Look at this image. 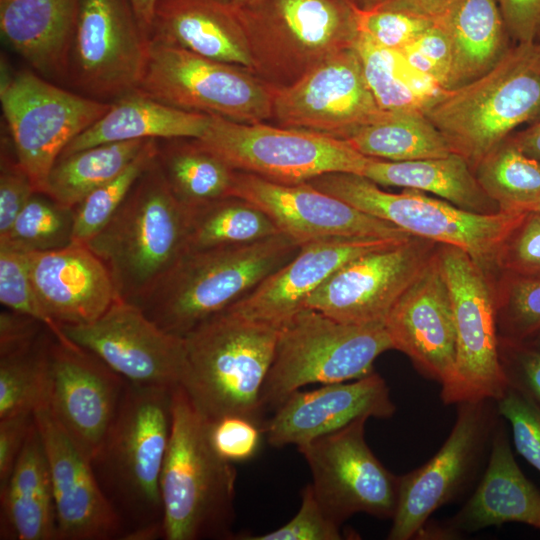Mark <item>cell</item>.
<instances>
[{
    "label": "cell",
    "mask_w": 540,
    "mask_h": 540,
    "mask_svg": "<svg viewBox=\"0 0 540 540\" xmlns=\"http://www.w3.org/2000/svg\"><path fill=\"white\" fill-rule=\"evenodd\" d=\"M510 38L517 44L540 41V0H496Z\"/></svg>",
    "instance_id": "11a10c76"
},
{
    "label": "cell",
    "mask_w": 540,
    "mask_h": 540,
    "mask_svg": "<svg viewBox=\"0 0 540 540\" xmlns=\"http://www.w3.org/2000/svg\"><path fill=\"white\" fill-rule=\"evenodd\" d=\"M499 352L509 386L540 406V350L525 342L499 340Z\"/></svg>",
    "instance_id": "f907efd6"
},
{
    "label": "cell",
    "mask_w": 540,
    "mask_h": 540,
    "mask_svg": "<svg viewBox=\"0 0 540 540\" xmlns=\"http://www.w3.org/2000/svg\"><path fill=\"white\" fill-rule=\"evenodd\" d=\"M489 451L487 468L472 496L457 514L433 528L429 538L453 539L510 522L540 530V492L519 468L501 417Z\"/></svg>",
    "instance_id": "4316f807"
},
{
    "label": "cell",
    "mask_w": 540,
    "mask_h": 540,
    "mask_svg": "<svg viewBox=\"0 0 540 540\" xmlns=\"http://www.w3.org/2000/svg\"><path fill=\"white\" fill-rule=\"evenodd\" d=\"M516 44L484 75L446 90L425 115L472 167L526 122L540 117V62Z\"/></svg>",
    "instance_id": "8992f818"
},
{
    "label": "cell",
    "mask_w": 540,
    "mask_h": 540,
    "mask_svg": "<svg viewBox=\"0 0 540 540\" xmlns=\"http://www.w3.org/2000/svg\"><path fill=\"white\" fill-rule=\"evenodd\" d=\"M396 406L385 380L376 372L362 378L297 390L264 422L268 443L276 448L297 447L335 432L360 418L387 419Z\"/></svg>",
    "instance_id": "cb8c5ba5"
},
{
    "label": "cell",
    "mask_w": 540,
    "mask_h": 540,
    "mask_svg": "<svg viewBox=\"0 0 540 540\" xmlns=\"http://www.w3.org/2000/svg\"><path fill=\"white\" fill-rule=\"evenodd\" d=\"M135 92L178 109L236 122L258 123L272 117V85L243 67L159 42L150 41Z\"/></svg>",
    "instance_id": "4fadbf2b"
},
{
    "label": "cell",
    "mask_w": 540,
    "mask_h": 540,
    "mask_svg": "<svg viewBox=\"0 0 540 540\" xmlns=\"http://www.w3.org/2000/svg\"><path fill=\"white\" fill-rule=\"evenodd\" d=\"M367 420L357 419L297 447L310 468L316 498L339 525L357 513L392 519L397 509L399 476L368 446Z\"/></svg>",
    "instance_id": "2e32d148"
},
{
    "label": "cell",
    "mask_w": 540,
    "mask_h": 540,
    "mask_svg": "<svg viewBox=\"0 0 540 540\" xmlns=\"http://www.w3.org/2000/svg\"><path fill=\"white\" fill-rule=\"evenodd\" d=\"M509 138L526 155L540 161V117L528 128Z\"/></svg>",
    "instance_id": "6f0895ef"
},
{
    "label": "cell",
    "mask_w": 540,
    "mask_h": 540,
    "mask_svg": "<svg viewBox=\"0 0 540 540\" xmlns=\"http://www.w3.org/2000/svg\"><path fill=\"white\" fill-rule=\"evenodd\" d=\"M34 422L32 411L0 419V488L8 481Z\"/></svg>",
    "instance_id": "db71d44e"
},
{
    "label": "cell",
    "mask_w": 540,
    "mask_h": 540,
    "mask_svg": "<svg viewBox=\"0 0 540 540\" xmlns=\"http://www.w3.org/2000/svg\"><path fill=\"white\" fill-rule=\"evenodd\" d=\"M54 493L57 540L122 539L123 524L101 489L90 460L53 417L47 404L34 411Z\"/></svg>",
    "instance_id": "7402d4cb"
},
{
    "label": "cell",
    "mask_w": 540,
    "mask_h": 540,
    "mask_svg": "<svg viewBox=\"0 0 540 540\" xmlns=\"http://www.w3.org/2000/svg\"><path fill=\"white\" fill-rule=\"evenodd\" d=\"M438 261L449 288L456 359L441 385L444 404L498 400L509 386L499 352L497 308L485 270L460 248L442 245Z\"/></svg>",
    "instance_id": "7c38bea8"
},
{
    "label": "cell",
    "mask_w": 540,
    "mask_h": 540,
    "mask_svg": "<svg viewBox=\"0 0 540 540\" xmlns=\"http://www.w3.org/2000/svg\"><path fill=\"white\" fill-rule=\"evenodd\" d=\"M362 176L379 186L430 192L467 211L481 214L500 211L480 186L470 164L456 153L411 161L370 158Z\"/></svg>",
    "instance_id": "d6a6232c"
},
{
    "label": "cell",
    "mask_w": 540,
    "mask_h": 540,
    "mask_svg": "<svg viewBox=\"0 0 540 540\" xmlns=\"http://www.w3.org/2000/svg\"><path fill=\"white\" fill-rule=\"evenodd\" d=\"M386 0H354V4L361 10H370L378 7Z\"/></svg>",
    "instance_id": "91938a15"
},
{
    "label": "cell",
    "mask_w": 540,
    "mask_h": 540,
    "mask_svg": "<svg viewBox=\"0 0 540 540\" xmlns=\"http://www.w3.org/2000/svg\"><path fill=\"white\" fill-rule=\"evenodd\" d=\"M173 389L128 382L112 425L90 461L123 524L124 536L143 528H163L160 482L171 431Z\"/></svg>",
    "instance_id": "6da1fadb"
},
{
    "label": "cell",
    "mask_w": 540,
    "mask_h": 540,
    "mask_svg": "<svg viewBox=\"0 0 540 540\" xmlns=\"http://www.w3.org/2000/svg\"><path fill=\"white\" fill-rule=\"evenodd\" d=\"M278 329L226 309L183 337L181 386L206 421L240 415L261 424L262 389Z\"/></svg>",
    "instance_id": "3957f363"
},
{
    "label": "cell",
    "mask_w": 540,
    "mask_h": 540,
    "mask_svg": "<svg viewBox=\"0 0 540 540\" xmlns=\"http://www.w3.org/2000/svg\"><path fill=\"white\" fill-rule=\"evenodd\" d=\"M485 193L505 212H533L540 204V161L522 152L510 138L474 168Z\"/></svg>",
    "instance_id": "f35d334b"
},
{
    "label": "cell",
    "mask_w": 540,
    "mask_h": 540,
    "mask_svg": "<svg viewBox=\"0 0 540 540\" xmlns=\"http://www.w3.org/2000/svg\"><path fill=\"white\" fill-rule=\"evenodd\" d=\"M501 265L515 275H540V218L530 212L504 249Z\"/></svg>",
    "instance_id": "f5cc1de1"
},
{
    "label": "cell",
    "mask_w": 540,
    "mask_h": 540,
    "mask_svg": "<svg viewBox=\"0 0 540 540\" xmlns=\"http://www.w3.org/2000/svg\"><path fill=\"white\" fill-rule=\"evenodd\" d=\"M0 101L15 156L41 193L66 146L111 106L63 89L32 70L9 74L5 63Z\"/></svg>",
    "instance_id": "8fae6325"
},
{
    "label": "cell",
    "mask_w": 540,
    "mask_h": 540,
    "mask_svg": "<svg viewBox=\"0 0 540 540\" xmlns=\"http://www.w3.org/2000/svg\"><path fill=\"white\" fill-rule=\"evenodd\" d=\"M208 121L207 114L178 109L132 92L111 102L109 110L75 137L60 157L106 143L198 139L205 132Z\"/></svg>",
    "instance_id": "4dcf8cb0"
},
{
    "label": "cell",
    "mask_w": 540,
    "mask_h": 540,
    "mask_svg": "<svg viewBox=\"0 0 540 540\" xmlns=\"http://www.w3.org/2000/svg\"><path fill=\"white\" fill-rule=\"evenodd\" d=\"M495 403L511 425L517 452L540 473V406L511 386Z\"/></svg>",
    "instance_id": "bcb514c9"
},
{
    "label": "cell",
    "mask_w": 540,
    "mask_h": 540,
    "mask_svg": "<svg viewBox=\"0 0 540 540\" xmlns=\"http://www.w3.org/2000/svg\"><path fill=\"white\" fill-rule=\"evenodd\" d=\"M149 44L129 0H80L66 82L100 101L135 92Z\"/></svg>",
    "instance_id": "9a60e30c"
},
{
    "label": "cell",
    "mask_w": 540,
    "mask_h": 540,
    "mask_svg": "<svg viewBox=\"0 0 540 540\" xmlns=\"http://www.w3.org/2000/svg\"><path fill=\"white\" fill-rule=\"evenodd\" d=\"M207 422L214 451L229 462L252 458L259 449L263 424L240 415H227Z\"/></svg>",
    "instance_id": "c3c4849f"
},
{
    "label": "cell",
    "mask_w": 540,
    "mask_h": 540,
    "mask_svg": "<svg viewBox=\"0 0 540 540\" xmlns=\"http://www.w3.org/2000/svg\"><path fill=\"white\" fill-rule=\"evenodd\" d=\"M349 1H352L354 3V0H349Z\"/></svg>",
    "instance_id": "03108f58"
},
{
    "label": "cell",
    "mask_w": 540,
    "mask_h": 540,
    "mask_svg": "<svg viewBox=\"0 0 540 540\" xmlns=\"http://www.w3.org/2000/svg\"><path fill=\"white\" fill-rule=\"evenodd\" d=\"M36 192L34 185L20 166L16 156L1 153L0 171V239L10 232L16 218Z\"/></svg>",
    "instance_id": "816d5d0a"
},
{
    "label": "cell",
    "mask_w": 540,
    "mask_h": 540,
    "mask_svg": "<svg viewBox=\"0 0 540 540\" xmlns=\"http://www.w3.org/2000/svg\"><path fill=\"white\" fill-rule=\"evenodd\" d=\"M189 210L171 192L157 160L86 245L103 261L117 297L137 304L188 250Z\"/></svg>",
    "instance_id": "5b68a950"
},
{
    "label": "cell",
    "mask_w": 540,
    "mask_h": 540,
    "mask_svg": "<svg viewBox=\"0 0 540 540\" xmlns=\"http://www.w3.org/2000/svg\"><path fill=\"white\" fill-rule=\"evenodd\" d=\"M61 328L70 341L129 383L167 388L181 384L184 339L165 332L134 303L118 298L95 321Z\"/></svg>",
    "instance_id": "d6986e66"
},
{
    "label": "cell",
    "mask_w": 540,
    "mask_h": 540,
    "mask_svg": "<svg viewBox=\"0 0 540 540\" xmlns=\"http://www.w3.org/2000/svg\"><path fill=\"white\" fill-rule=\"evenodd\" d=\"M80 0H0L6 43L42 77L66 81Z\"/></svg>",
    "instance_id": "f1b7e54d"
},
{
    "label": "cell",
    "mask_w": 540,
    "mask_h": 540,
    "mask_svg": "<svg viewBox=\"0 0 540 540\" xmlns=\"http://www.w3.org/2000/svg\"><path fill=\"white\" fill-rule=\"evenodd\" d=\"M237 9L254 70L277 87L353 47L357 37L356 5L349 0H258Z\"/></svg>",
    "instance_id": "9c48e42d"
},
{
    "label": "cell",
    "mask_w": 540,
    "mask_h": 540,
    "mask_svg": "<svg viewBox=\"0 0 540 540\" xmlns=\"http://www.w3.org/2000/svg\"><path fill=\"white\" fill-rule=\"evenodd\" d=\"M533 213L540 218V204L534 209Z\"/></svg>",
    "instance_id": "e7e4bbea"
},
{
    "label": "cell",
    "mask_w": 540,
    "mask_h": 540,
    "mask_svg": "<svg viewBox=\"0 0 540 540\" xmlns=\"http://www.w3.org/2000/svg\"><path fill=\"white\" fill-rule=\"evenodd\" d=\"M138 23L150 40V33L157 0H129Z\"/></svg>",
    "instance_id": "680465c9"
},
{
    "label": "cell",
    "mask_w": 540,
    "mask_h": 540,
    "mask_svg": "<svg viewBox=\"0 0 540 540\" xmlns=\"http://www.w3.org/2000/svg\"><path fill=\"white\" fill-rule=\"evenodd\" d=\"M229 195L241 197L259 207L280 233L300 246L331 237L411 236L396 225L362 212L308 182L282 184L235 171Z\"/></svg>",
    "instance_id": "44dd1931"
},
{
    "label": "cell",
    "mask_w": 540,
    "mask_h": 540,
    "mask_svg": "<svg viewBox=\"0 0 540 540\" xmlns=\"http://www.w3.org/2000/svg\"><path fill=\"white\" fill-rule=\"evenodd\" d=\"M150 41L254 70L239 11L224 0H157Z\"/></svg>",
    "instance_id": "83f0119b"
},
{
    "label": "cell",
    "mask_w": 540,
    "mask_h": 540,
    "mask_svg": "<svg viewBox=\"0 0 540 540\" xmlns=\"http://www.w3.org/2000/svg\"><path fill=\"white\" fill-rule=\"evenodd\" d=\"M47 377L49 410L91 461L112 425L128 382L92 353L53 334Z\"/></svg>",
    "instance_id": "ffe728a7"
},
{
    "label": "cell",
    "mask_w": 540,
    "mask_h": 540,
    "mask_svg": "<svg viewBox=\"0 0 540 540\" xmlns=\"http://www.w3.org/2000/svg\"><path fill=\"white\" fill-rule=\"evenodd\" d=\"M308 183L413 236L460 248L484 270L501 265L507 242L530 213H475L415 189L387 192L352 173L323 174Z\"/></svg>",
    "instance_id": "52a82bcc"
},
{
    "label": "cell",
    "mask_w": 540,
    "mask_h": 540,
    "mask_svg": "<svg viewBox=\"0 0 540 540\" xmlns=\"http://www.w3.org/2000/svg\"><path fill=\"white\" fill-rule=\"evenodd\" d=\"M346 141L366 157L387 161H411L447 156V140L422 111L388 112Z\"/></svg>",
    "instance_id": "e575fe53"
},
{
    "label": "cell",
    "mask_w": 540,
    "mask_h": 540,
    "mask_svg": "<svg viewBox=\"0 0 540 540\" xmlns=\"http://www.w3.org/2000/svg\"><path fill=\"white\" fill-rule=\"evenodd\" d=\"M225 2L229 3L230 5L236 7V8H243L245 6H248L258 0H224Z\"/></svg>",
    "instance_id": "6125c7cd"
},
{
    "label": "cell",
    "mask_w": 540,
    "mask_h": 540,
    "mask_svg": "<svg viewBox=\"0 0 540 540\" xmlns=\"http://www.w3.org/2000/svg\"><path fill=\"white\" fill-rule=\"evenodd\" d=\"M0 302L6 309L44 324L60 341L70 342L62 328L46 313L33 287L27 252L0 243Z\"/></svg>",
    "instance_id": "7bdbcfd3"
},
{
    "label": "cell",
    "mask_w": 540,
    "mask_h": 540,
    "mask_svg": "<svg viewBox=\"0 0 540 540\" xmlns=\"http://www.w3.org/2000/svg\"><path fill=\"white\" fill-rule=\"evenodd\" d=\"M340 526L323 510L313 487L306 485L301 492V506L285 525L265 534L238 537L242 540H341Z\"/></svg>",
    "instance_id": "7dc6e473"
},
{
    "label": "cell",
    "mask_w": 540,
    "mask_h": 540,
    "mask_svg": "<svg viewBox=\"0 0 540 540\" xmlns=\"http://www.w3.org/2000/svg\"><path fill=\"white\" fill-rule=\"evenodd\" d=\"M353 47L368 86L385 111L425 112L446 91L438 81L412 67L398 50L380 46L358 32Z\"/></svg>",
    "instance_id": "836d02e7"
},
{
    "label": "cell",
    "mask_w": 540,
    "mask_h": 540,
    "mask_svg": "<svg viewBox=\"0 0 540 540\" xmlns=\"http://www.w3.org/2000/svg\"><path fill=\"white\" fill-rule=\"evenodd\" d=\"M27 257L36 295L60 326L91 323L118 299L109 270L86 244L72 242Z\"/></svg>",
    "instance_id": "484cf974"
},
{
    "label": "cell",
    "mask_w": 540,
    "mask_h": 540,
    "mask_svg": "<svg viewBox=\"0 0 540 540\" xmlns=\"http://www.w3.org/2000/svg\"><path fill=\"white\" fill-rule=\"evenodd\" d=\"M437 243L410 236L358 256L335 271L303 308L352 324H384L390 310L432 260Z\"/></svg>",
    "instance_id": "ac0fdd59"
},
{
    "label": "cell",
    "mask_w": 540,
    "mask_h": 540,
    "mask_svg": "<svg viewBox=\"0 0 540 540\" xmlns=\"http://www.w3.org/2000/svg\"><path fill=\"white\" fill-rule=\"evenodd\" d=\"M158 140L157 160L176 199L187 209L229 195L235 170L193 139Z\"/></svg>",
    "instance_id": "8d00e7d4"
},
{
    "label": "cell",
    "mask_w": 540,
    "mask_h": 540,
    "mask_svg": "<svg viewBox=\"0 0 540 540\" xmlns=\"http://www.w3.org/2000/svg\"><path fill=\"white\" fill-rule=\"evenodd\" d=\"M533 52L537 60L540 62V41H538L537 43H534Z\"/></svg>",
    "instance_id": "be15d7a7"
},
{
    "label": "cell",
    "mask_w": 540,
    "mask_h": 540,
    "mask_svg": "<svg viewBox=\"0 0 540 540\" xmlns=\"http://www.w3.org/2000/svg\"><path fill=\"white\" fill-rule=\"evenodd\" d=\"M157 153L158 139H148L119 175L91 192L74 208L73 242L86 244L108 223Z\"/></svg>",
    "instance_id": "b9f144b4"
},
{
    "label": "cell",
    "mask_w": 540,
    "mask_h": 540,
    "mask_svg": "<svg viewBox=\"0 0 540 540\" xmlns=\"http://www.w3.org/2000/svg\"><path fill=\"white\" fill-rule=\"evenodd\" d=\"M74 219V208L59 204L45 193L35 192L0 243L25 252L60 249L73 242Z\"/></svg>",
    "instance_id": "60d3db41"
},
{
    "label": "cell",
    "mask_w": 540,
    "mask_h": 540,
    "mask_svg": "<svg viewBox=\"0 0 540 540\" xmlns=\"http://www.w3.org/2000/svg\"><path fill=\"white\" fill-rule=\"evenodd\" d=\"M0 503V539L57 540L51 474L35 422L8 481L0 488Z\"/></svg>",
    "instance_id": "f546056e"
},
{
    "label": "cell",
    "mask_w": 540,
    "mask_h": 540,
    "mask_svg": "<svg viewBox=\"0 0 540 540\" xmlns=\"http://www.w3.org/2000/svg\"><path fill=\"white\" fill-rule=\"evenodd\" d=\"M457 1L458 0H386L381 5L408 11L436 21Z\"/></svg>",
    "instance_id": "9f6ffc18"
},
{
    "label": "cell",
    "mask_w": 540,
    "mask_h": 540,
    "mask_svg": "<svg viewBox=\"0 0 540 540\" xmlns=\"http://www.w3.org/2000/svg\"><path fill=\"white\" fill-rule=\"evenodd\" d=\"M498 320L506 341L522 342L540 329V275L511 274Z\"/></svg>",
    "instance_id": "f6af8a7d"
},
{
    "label": "cell",
    "mask_w": 540,
    "mask_h": 540,
    "mask_svg": "<svg viewBox=\"0 0 540 540\" xmlns=\"http://www.w3.org/2000/svg\"><path fill=\"white\" fill-rule=\"evenodd\" d=\"M408 237H331L305 243L290 261L228 309L279 329L344 264Z\"/></svg>",
    "instance_id": "d4e9b609"
},
{
    "label": "cell",
    "mask_w": 540,
    "mask_h": 540,
    "mask_svg": "<svg viewBox=\"0 0 540 540\" xmlns=\"http://www.w3.org/2000/svg\"><path fill=\"white\" fill-rule=\"evenodd\" d=\"M299 249L280 233L247 244L189 250L136 305L165 332L183 338L248 295Z\"/></svg>",
    "instance_id": "7a4b0ae2"
},
{
    "label": "cell",
    "mask_w": 540,
    "mask_h": 540,
    "mask_svg": "<svg viewBox=\"0 0 540 540\" xmlns=\"http://www.w3.org/2000/svg\"><path fill=\"white\" fill-rule=\"evenodd\" d=\"M52 333L0 353V419L47 404V357Z\"/></svg>",
    "instance_id": "ab89813d"
},
{
    "label": "cell",
    "mask_w": 540,
    "mask_h": 540,
    "mask_svg": "<svg viewBox=\"0 0 540 540\" xmlns=\"http://www.w3.org/2000/svg\"><path fill=\"white\" fill-rule=\"evenodd\" d=\"M500 415L494 400L458 404L452 430L433 457L399 476L389 540L418 538L429 517L455 500L474 479Z\"/></svg>",
    "instance_id": "5bb4252c"
},
{
    "label": "cell",
    "mask_w": 540,
    "mask_h": 540,
    "mask_svg": "<svg viewBox=\"0 0 540 540\" xmlns=\"http://www.w3.org/2000/svg\"><path fill=\"white\" fill-rule=\"evenodd\" d=\"M416 70L432 77L445 89L451 63V47L442 25L435 23L413 42L398 50Z\"/></svg>",
    "instance_id": "681fc988"
},
{
    "label": "cell",
    "mask_w": 540,
    "mask_h": 540,
    "mask_svg": "<svg viewBox=\"0 0 540 540\" xmlns=\"http://www.w3.org/2000/svg\"><path fill=\"white\" fill-rule=\"evenodd\" d=\"M357 32L376 44L401 50L429 29L434 20L380 5L370 10L356 6Z\"/></svg>",
    "instance_id": "ee69618b"
},
{
    "label": "cell",
    "mask_w": 540,
    "mask_h": 540,
    "mask_svg": "<svg viewBox=\"0 0 540 540\" xmlns=\"http://www.w3.org/2000/svg\"><path fill=\"white\" fill-rule=\"evenodd\" d=\"M385 329L393 349L404 353L425 377L442 385L456 359L451 297L437 252L390 310Z\"/></svg>",
    "instance_id": "603a6c76"
},
{
    "label": "cell",
    "mask_w": 540,
    "mask_h": 540,
    "mask_svg": "<svg viewBox=\"0 0 540 540\" xmlns=\"http://www.w3.org/2000/svg\"><path fill=\"white\" fill-rule=\"evenodd\" d=\"M237 471L209 442L207 422L181 385L172 391V421L160 489L163 539L233 538Z\"/></svg>",
    "instance_id": "277c9868"
},
{
    "label": "cell",
    "mask_w": 540,
    "mask_h": 540,
    "mask_svg": "<svg viewBox=\"0 0 540 540\" xmlns=\"http://www.w3.org/2000/svg\"><path fill=\"white\" fill-rule=\"evenodd\" d=\"M393 349L384 324H352L302 308L278 329L262 389L264 409L277 408L308 384L347 382L371 374L376 358Z\"/></svg>",
    "instance_id": "ba28073f"
},
{
    "label": "cell",
    "mask_w": 540,
    "mask_h": 540,
    "mask_svg": "<svg viewBox=\"0 0 540 540\" xmlns=\"http://www.w3.org/2000/svg\"><path fill=\"white\" fill-rule=\"evenodd\" d=\"M148 139L106 143L60 157L51 169L45 194L75 208L91 192L119 175Z\"/></svg>",
    "instance_id": "d590c367"
},
{
    "label": "cell",
    "mask_w": 540,
    "mask_h": 540,
    "mask_svg": "<svg viewBox=\"0 0 540 540\" xmlns=\"http://www.w3.org/2000/svg\"><path fill=\"white\" fill-rule=\"evenodd\" d=\"M436 21L451 47L446 90L484 75L512 47L496 0H458Z\"/></svg>",
    "instance_id": "1f68e13d"
},
{
    "label": "cell",
    "mask_w": 540,
    "mask_h": 540,
    "mask_svg": "<svg viewBox=\"0 0 540 540\" xmlns=\"http://www.w3.org/2000/svg\"><path fill=\"white\" fill-rule=\"evenodd\" d=\"M272 117L282 127L346 140L384 118L354 47L330 56L287 86H273Z\"/></svg>",
    "instance_id": "e0dca14e"
},
{
    "label": "cell",
    "mask_w": 540,
    "mask_h": 540,
    "mask_svg": "<svg viewBox=\"0 0 540 540\" xmlns=\"http://www.w3.org/2000/svg\"><path fill=\"white\" fill-rule=\"evenodd\" d=\"M522 342L540 350V329Z\"/></svg>",
    "instance_id": "94428289"
},
{
    "label": "cell",
    "mask_w": 540,
    "mask_h": 540,
    "mask_svg": "<svg viewBox=\"0 0 540 540\" xmlns=\"http://www.w3.org/2000/svg\"><path fill=\"white\" fill-rule=\"evenodd\" d=\"M193 140L235 171L282 184L305 183L328 173L363 175L370 160L346 140L216 115H209L205 132Z\"/></svg>",
    "instance_id": "30bf717a"
},
{
    "label": "cell",
    "mask_w": 540,
    "mask_h": 540,
    "mask_svg": "<svg viewBox=\"0 0 540 540\" xmlns=\"http://www.w3.org/2000/svg\"><path fill=\"white\" fill-rule=\"evenodd\" d=\"M189 210L188 250L256 242L280 234L250 201L227 195Z\"/></svg>",
    "instance_id": "74e56055"
}]
</instances>
